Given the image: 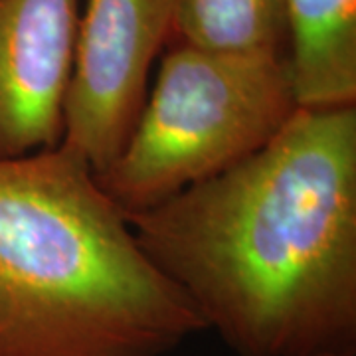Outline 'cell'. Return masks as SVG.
Returning a JSON list of instances; mask_svg holds the SVG:
<instances>
[{
	"mask_svg": "<svg viewBox=\"0 0 356 356\" xmlns=\"http://www.w3.org/2000/svg\"><path fill=\"white\" fill-rule=\"evenodd\" d=\"M125 220L238 356H356V107L297 109L257 153Z\"/></svg>",
	"mask_w": 356,
	"mask_h": 356,
	"instance_id": "6da1fadb",
	"label": "cell"
},
{
	"mask_svg": "<svg viewBox=\"0 0 356 356\" xmlns=\"http://www.w3.org/2000/svg\"><path fill=\"white\" fill-rule=\"evenodd\" d=\"M297 109L285 58L172 42L123 151L95 180L125 214L147 210L264 149Z\"/></svg>",
	"mask_w": 356,
	"mask_h": 356,
	"instance_id": "3957f363",
	"label": "cell"
},
{
	"mask_svg": "<svg viewBox=\"0 0 356 356\" xmlns=\"http://www.w3.org/2000/svg\"><path fill=\"white\" fill-rule=\"evenodd\" d=\"M285 20L297 107H356V0H285Z\"/></svg>",
	"mask_w": 356,
	"mask_h": 356,
	"instance_id": "8992f818",
	"label": "cell"
},
{
	"mask_svg": "<svg viewBox=\"0 0 356 356\" xmlns=\"http://www.w3.org/2000/svg\"><path fill=\"white\" fill-rule=\"evenodd\" d=\"M172 42L228 56L285 58V0H172Z\"/></svg>",
	"mask_w": 356,
	"mask_h": 356,
	"instance_id": "52a82bcc",
	"label": "cell"
},
{
	"mask_svg": "<svg viewBox=\"0 0 356 356\" xmlns=\"http://www.w3.org/2000/svg\"><path fill=\"white\" fill-rule=\"evenodd\" d=\"M79 0H0V161L64 139Z\"/></svg>",
	"mask_w": 356,
	"mask_h": 356,
	"instance_id": "5b68a950",
	"label": "cell"
},
{
	"mask_svg": "<svg viewBox=\"0 0 356 356\" xmlns=\"http://www.w3.org/2000/svg\"><path fill=\"white\" fill-rule=\"evenodd\" d=\"M200 331L79 154L0 161V356H165Z\"/></svg>",
	"mask_w": 356,
	"mask_h": 356,
	"instance_id": "7a4b0ae2",
	"label": "cell"
},
{
	"mask_svg": "<svg viewBox=\"0 0 356 356\" xmlns=\"http://www.w3.org/2000/svg\"><path fill=\"white\" fill-rule=\"evenodd\" d=\"M172 36V0H88L77 18L62 145L102 175L123 151L149 74Z\"/></svg>",
	"mask_w": 356,
	"mask_h": 356,
	"instance_id": "277c9868",
	"label": "cell"
}]
</instances>
